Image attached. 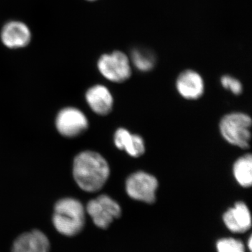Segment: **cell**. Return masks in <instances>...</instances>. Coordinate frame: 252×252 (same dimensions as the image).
<instances>
[{
	"label": "cell",
	"mask_w": 252,
	"mask_h": 252,
	"mask_svg": "<svg viewBox=\"0 0 252 252\" xmlns=\"http://www.w3.org/2000/svg\"><path fill=\"white\" fill-rule=\"evenodd\" d=\"M176 88L184 98L195 100L203 96L205 91V83L200 74L189 69L179 75L176 81Z\"/></svg>",
	"instance_id": "8"
},
{
	"label": "cell",
	"mask_w": 252,
	"mask_h": 252,
	"mask_svg": "<svg viewBox=\"0 0 252 252\" xmlns=\"http://www.w3.org/2000/svg\"><path fill=\"white\" fill-rule=\"evenodd\" d=\"M252 119L245 113L233 112L220 119V135L228 143L241 149H248L251 140Z\"/></svg>",
	"instance_id": "3"
},
{
	"label": "cell",
	"mask_w": 252,
	"mask_h": 252,
	"mask_svg": "<svg viewBox=\"0 0 252 252\" xmlns=\"http://www.w3.org/2000/svg\"><path fill=\"white\" fill-rule=\"evenodd\" d=\"M220 84L226 90L230 91L232 94H240L243 92V84L235 78L229 75H225L220 79Z\"/></svg>",
	"instance_id": "17"
},
{
	"label": "cell",
	"mask_w": 252,
	"mask_h": 252,
	"mask_svg": "<svg viewBox=\"0 0 252 252\" xmlns=\"http://www.w3.org/2000/svg\"><path fill=\"white\" fill-rule=\"evenodd\" d=\"M218 252H245L243 244L233 238H223L217 244Z\"/></svg>",
	"instance_id": "16"
},
{
	"label": "cell",
	"mask_w": 252,
	"mask_h": 252,
	"mask_svg": "<svg viewBox=\"0 0 252 252\" xmlns=\"http://www.w3.org/2000/svg\"><path fill=\"white\" fill-rule=\"evenodd\" d=\"M88 1H96V0H88Z\"/></svg>",
	"instance_id": "19"
},
{
	"label": "cell",
	"mask_w": 252,
	"mask_h": 252,
	"mask_svg": "<svg viewBox=\"0 0 252 252\" xmlns=\"http://www.w3.org/2000/svg\"><path fill=\"white\" fill-rule=\"evenodd\" d=\"M233 174L240 187L250 188L252 185V157L245 154L237 159L233 164Z\"/></svg>",
	"instance_id": "14"
},
{
	"label": "cell",
	"mask_w": 252,
	"mask_h": 252,
	"mask_svg": "<svg viewBox=\"0 0 252 252\" xmlns=\"http://www.w3.org/2000/svg\"><path fill=\"white\" fill-rule=\"evenodd\" d=\"M223 222L230 231L244 233L251 228L252 217L248 205L240 201L223 214Z\"/></svg>",
	"instance_id": "10"
},
{
	"label": "cell",
	"mask_w": 252,
	"mask_h": 252,
	"mask_svg": "<svg viewBox=\"0 0 252 252\" xmlns=\"http://www.w3.org/2000/svg\"><path fill=\"white\" fill-rule=\"evenodd\" d=\"M53 223L61 234L74 236L79 234L85 225V210L77 199H61L54 207Z\"/></svg>",
	"instance_id": "2"
},
{
	"label": "cell",
	"mask_w": 252,
	"mask_h": 252,
	"mask_svg": "<svg viewBox=\"0 0 252 252\" xmlns=\"http://www.w3.org/2000/svg\"><path fill=\"white\" fill-rule=\"evenodd\" d=\"M73 175L77 185L84 191H98L110 175V167L102 155L92 151L78 154L74 160Z\"/></svg>",
	"instance_id": "1"
},
{
	"label": "cell",
	"mask_w": 252,
	"mask_h": 252,
	"mask_svg": "<svg viewBox=\"0 0 252 252\" xmlns=\"http://www.w3.org/2000/svg\"><path fill=\"white\" fill-rule=\"evenodd\" d=\"M97 68L104 78L114 83L124 82L132 74L130 59L121 51L102 55L97 62Z\"/></svg>",
	"instance_id": "5"
},
{
	"label": "cell",
	"mask_w": 252,
	"mask_h": 252,
	"mask_svg": "<svg viewBox=\"0 0 252 252\" xmlns=\"http://www.w3.org/2000/svg\"><path fill=\"white\" fill-rule=\"evenodd\" d=\"M86 99L91 109L95 114L106 116L112 112L114 99L106 86L96 85L88 90Z\"/></svg>",
	"instance_id": "13"
},
{
	"label": "cell",
	"mask_w": 252,
	"mask_h": 252,
	"mask_svg": "<svg viewBox=\"0 0 252 252\" xmlns=\"http://www.w3.org/2000/svg\"><path fill=\"white\" fill-rule=\"evenodd\" d=\"M131 62L140 72H147L152 70L155 65V56L150 51L135 49L131 54Z\"/></svg>",
	"instance_id": "15"
},
{
	"label": "cell",
	"mask_w": 252,
	"mask_h": 252,
	"mask_svg": "<svg viewBox=\"0 0 252 252\" xmlns=\"http://www.w3.org/2000/svg\"><path fill=\"white\" fill-rule=\"evenodd\" d=\"M86 210L94 224L100 228H108L113 220L122 215V208L107 195H101L88 203Z\"/></svg>",
	"instance_id": "6"
},
{
	"label": "cell",
	"mask_w": 252,
	"mask_h": 252,
	"mask_svg": "<svg viewBox=\"0 0 252 252\" xmlns=\"http://www.w3.org/2000/svg\"><path fill=\"white\" fill-rule=\"evenodd\" d=\"M252 238H251V237H250V239H249V249H250V251H251V250H252Z\"/></svg>",
	"instance_id": "18"
},
{
	"label": "cell",
	"mask_w": 252,
	"mask_h": 252,
	"mask_svg": "<svg viewBox=\"0 0 252 252\" xmlns=\"http://www.w3.org/2000/svg\"><path fill=\"white\" fill-rule=\"evenodd\" d=\"M56 127L61 135L74 137L87 130L89 122L84 113L73 107L63 109L56 118Z\"/></svg>",
	"instance_id": "7"
},
{
	"label": "cell",
	"mask_w": 252,
	"mask_h": 252,
	"mask_svg": "<svg viewBox=\"0 0 252 252\" xmlns=\"http://www.w3.org/2000/svg\"><path fill=\"white\" fill-rule=\"evenodd\" d=\"M126 191L130 198L152 204L156 201L158 182L154 175L144 171L131 174L126 181Z\"/></svg>",
	"instance_id": "4"
},
{
	"label": "cell",
	"mask_w": 252,
	"mask_h": 252,
	"mask_svg": "<svg viewBox=\"0 0 252 252\" xmlns=\"http://www.w3.org/2000/svg\"><path fill=\"white\" fill-rule=\"evenodd\" d=\"M3 44L9 49H20L29 44L31 32L25 23L10 21L4 25L1 32Z\"/></svg>",
	"instance_id": "9"
},
{
	"label": "cell",
	"mask_w": 252,
	"mask_h": 252,
	"mask_svg": "<svg viewBox=\"0 0 252 252\" xmlns=\"http://www.w3.org/2000/svg\"><path fill=\"white\" fill-rule=\"evenodd\" d=\"M114 142L119 150L124 151L131 157L138 158L145 153L143 138L137 134L131 133L124 127L117 129L114 135Z\"/></svg>",
	"instance_id": "12"
},
{
	"label": "cell",
	"mask_w": 252,
	"mask_h": 252,
	"mask_svg": "<svg viewBox=\"0 0 252 252\" xmlns=\"http://www.w3.org/2000/svg\"><path fill=\"white\" fill-rule=\"evenodd\" d=\"M50 243L40 230H34L23 233L13 244L11 252H49Z\"/></svg>",
	"instance_id": "11"
}]
</instances>
